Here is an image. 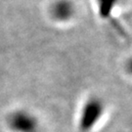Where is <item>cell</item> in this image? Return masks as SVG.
<instances>
[{"instance_id": "obj_2", "label": "cell", "mask_w": 132, "mask_h": 132, "mask_svg": "<svg viewBox=\"0 0 132 132\" xmlns=\"http://www.w3.org/2000/svg\"><path fill=\"white\" fill-rule=\"evenodd\" d=\"M10 128L15 132H38V121L26 111H17L8 118Z\"/></svg>"}, {"instance_id": "obj_4", "label": "cell", "mask_w": 132, "mask_h": 132, "mask_svg": "<svg viewBox=\"0 0 132 132\" xmlns=\"http://www.w3.org/2000/svg\"><path fill=\"white\" fill-rule=\"evenodd\" d=\"M118 0H97L99 14L102 19L109 20L111 18V15L113 8L118 4Z\"/></svg>"}, {"instance_id": "obj_1", "label": "cell", "mask_w": 132, "mask_h": 132, "mask_svg": "<svg viewBox=\"0 0 132 132\" xmlns=\"http://www.w3.org/2000/svg\"><path fill=\"white\" fill-rule=\"evenodd\" d=\"M104 112L103 102L98 98L88 100L82 109L80 116L79 129L81 132H89L99 121Z\"/></svg>"}, {"instance_id": "obj_3", "label": "cell", "mask_w": 132, "mask_h": 132, "mask_svg": "<svg viewBox=\"0 0 132 132\" xmlns=\"http://www.w3.org/2000/svg\"><path fill=\"white\" fill-rule=\"evenodd\" d=\"M73 13V5L69 0H58L52 7V14L54 18L60 21H67L71 19Z\"/></svg>"}]
</instances>
